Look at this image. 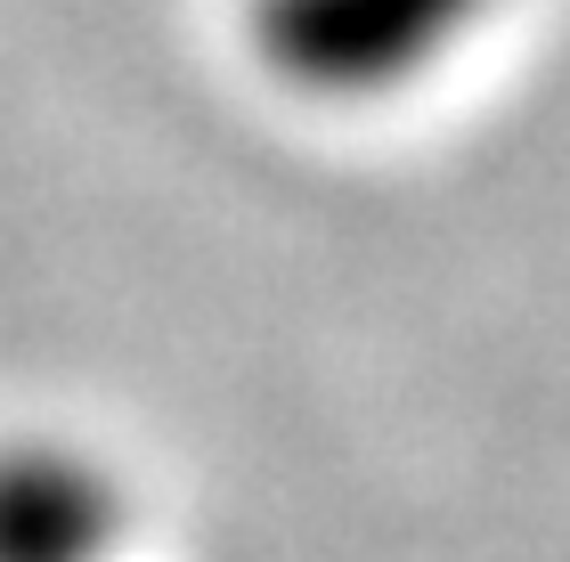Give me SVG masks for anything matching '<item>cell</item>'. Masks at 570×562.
<instances>
[{"label": "cell", "mask_w": 570, "mask_h": 562, "mask_svg": "<svg viewBox=\"0 0 570 562\" xmlns=\"http://www.w3.org/2000/svg\"><path fill=\"white\" fill-rule=\"evenodd\" d=\"M505 0H245L253 66L318 107H383L432 82Z\"/></svg>", "instance_id": "1"}, {"label": "cell", "mask_w": 570, "mask_h": 562, "mask_svg": "<svg viewBox=\"0 0 570 562\" xmlns=\"http://www.w3.org/2000/svg\"><path fill=\"white\" fill-rule=\"evenodd\" d=\"M131 497L66 441L0 448V562H122Z\"/></svg>", "instance_id": "2"}]
</instances>
